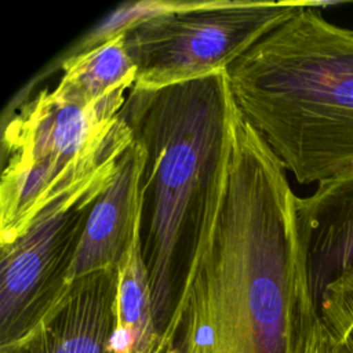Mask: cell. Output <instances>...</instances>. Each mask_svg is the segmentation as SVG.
I'll return each instance as SVG.
<instances>
[{"label": "cell", "instance_id": "9", "mask_svg": "<svg viewBox=\"0 0 353 353\" xmlns=\"http://www.w3.org/2000/svg\"><path fill=\"white\" fill-rule=\"evenodd\" d=\"M57 90L84 105L110 103L123 108L137 80V66L119 33L80 54L66 57Z\"/></svg>", "mask_w": 353, "mask_h": 353}, {"label": "cell", "instance_id": "7", "mask_svg": "<svg viewBox=\"0 0 353 353\" xmlns=\"http://www.w3.org/2000/svg\"><path fill=\"white\" fill-rule=\"evenodd\" d=\"M119 269L76 279L47 319L4 353H121L116 339Z\"/></svg>", "mask_w": 353, "mask_h": 353}, {"label": "cell", "instance_id": "5", "mask_svg": "<svg viewBox=\"0 0 353 353\" xmlns=\"http://www.w3.org/2000/svg\"><path fill=\"white\" fill-rule=\"evenodd\" d=\"M119 159L54 200L19 237L0 247V353L22 343L68 292L90 211Z\"/></svg>", "mask_w": 353, "mask_h": 353}, {"label": "cell", "instance_id": "6", "mask_svg": "<svg viewBox=\"0 0 353 353\" xmlns=\"http://www.w3.org/2000/svg\"><path fill=\"white\" fill-rule=\"evenodd\" d=\"M307 284L319 316L353 305V168L295 201Z\"/></svg>", "mask_w": 353, "mask_h": 353}, {"label": "cell", "instance_id": "2", "mask_svg": "<svg viewBox=\"0 0 353 353\" xmlns=\"http://www.w3.org/2000/svg\"><path fill=\"white\" fill-rule=\"evenodd\" d=\"M226 72L236 106L299 183L353 168V30L324 19L316 1Z\"/></svg>", "mask_w": 353, "mask_h": 353}, {"label": "cell", "instance_id": "11", "mask_svg": "<svg viewBox=\"0 0 353 353\" xmlns=\"http://www.w3.org/2000/svg\"><path fill=\"white\" fill-rule=\"evenodd\" d=\"M320 319L336 341L353 349V305Z\"/></svg>", "mask_w": 353, "mask_h": 353}, {"label": "cell", "instance_id": "10", "mask_svg": "<svg viewBox=\"0 0 353 353\" xmlns=\"http://www.w3.org/2000/svg\"><path fill=\"white\" fill-rule=\"evenodd\" d=\"M116 339L121 353H156L160 341L142 256L141 228L119 266Z\"/></svg>", "mask_w": 353, "mask_h": 353}, {"label": "cell", "instance_id": "1", "mask_svg": "<svg viewBox=\"0 0 353 353\" xmlns=\"http://www.w3.org/2000/svg\"><path fill=\"white\" fill-rule=\"evenodd\" d=\"M234 99L228 72L160 90L132 87L120 116L142 145L141 244L159 336L199 265L223 179Z\"/></svg>", "mask_w": 353, "mask_h": 353}, {"label": "cell", "instance_id": "3", "mask_svg": "<svg viewBox=\"0 0 353 353\" xmlns=\"http://www.w3.org/2000/svg\"><path fill=\"white\" fill-rule=\"evenodd\" d=\"M120 110L44 88L4 121L0 247L19 237L54 200L125 152L134 137Z\"/></svg>", "mask_w": 353, "mask_h": 353}, {"label": "cell", "instance_id": "4", "mask_svg": "<svg viewBox=\"0 0 353 353\" xmlns=\"http://www.w3.org/2000/svg\"><path fill=\"white\" fill-rule=\"evenodd\" d=\"M307 1H188L125 29L134 87L160 90L226 70Z\"/></svg>", "mask_w": 353, "mask_h": 353}, {"label": "cell", "instance_id": "12", "mask_svg": "<svg viewBox=\"0 0 353 353\" xmlns=\"http://www.w3.org/2000/svg\"><path fill=\"white\" fill-rule=\"evenodd\" d=\"M305 353H353V349L334 338V335L324 325L321 319H319L309 342L306 345Z\"/></svg>", "mask_w": 353, "mask_h": 353}, {"label": "cell", "instance_id": "8", "mask_svg": "<svg viewBox=\"0 0 353 353\" xmlns=\"http://www.w3.org/2000/svg\"><path fill=\"white\" fill-rule=\"evenodd\" d=\"M145 160V150L134 138L90 211L70 270L72 283L88 273L119 269L125 258L141 228Z\"/></svg>", "mask_w": 353, "mask_h": 353}]
</instances>
